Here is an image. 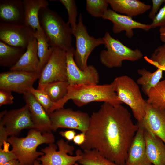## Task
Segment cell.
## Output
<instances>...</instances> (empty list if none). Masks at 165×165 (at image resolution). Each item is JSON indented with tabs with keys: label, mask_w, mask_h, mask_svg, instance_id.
<instances>
[{
	"label": "cell",
	"mask_w": 165,
	"mask_h": 165,
	"mask_svg": "<svg viewBox=\"0 0 165 165\" xmlns=\"http://www.w3.org/2000/svg\"><path fill=\"white\" fill-rule=\"evenodd\" d=\"M86 2L87 12L95 17H102L109 5L107 0H86Z\"/></svg>",
	"instance_id": "30"
},
{
	"label": "cell",
	"mask_w": 165,
	"mask_h": 165,
	"mask_svg": "<svg viewBox=\"0 0 165 165\" xmlns=\"http://www.w3.org/2000/svg\"><path fill=\"white\" fill-rule=\"evenodd\" d=\"M106 49L100 55L101 63L109 68L122 67L124 61H135L141 58L143 54L138 49L133 50L127 46L107 31L103 37Z\"/></svg>",
	"instance_id": "6"
},
{
	"label": "cell",
	"mask_w": 165,
	"mask_h": 165,
	"mask_svg": "<svg viewBox=\"0 0 165 165\" xmlns=\"http://www.w3.org/2000/svg\"><path fill=\"white\" fill-rule=\"evenodd\" d=\"M144 58L147 62L157 69L164 71L165 69V43L156 48L149 58L146 56L144 57Z\"/></svg>",
	"instance_id": "31"
},
{
	"label": "cell",
	"mask_w": 165,
	"mask_h": 165,
	"mask_svg": "<svg viewBox=\"0 0 165 165\" xmlns=\"http://www.w3.org/2000/svg\"><path fill=\"white\" fill-rule=\"evenodd\" d=\"M142 165H153L152 164H145Z\"/></svg>",
	"instance_id": "43"
},
{
	"label": "cell",
	"mask_w": 165,
	"mask_h": 165,
	"mask_svg": "<svg viewBox=\"0 0 165 165\" xmlns=\"http://www.w3.org/2000/svg\"><path fill=\"white\" fill-rule=\"evenodd\" d=\"M74 51L73 48L66 52L67 81L69 84H98L99 76L97 70L92 65L84 70L80 69L75 61Z\"/></svg>",
	"instance_id": "14"
},
{
	"label": "cell",
	"mask_w": 165,
	"mask_h": 165,
	"mask_svg": "<svg viewBox=\"0 0 165 165\" xmlns=\"http://www.w3.org/2000/svg\"><path fill=\"white\" fill-rule=\"evenodd\" d=\"M24 19L23 1L0 0V22L13 24H24Z\"/></svg>",
	"instance_id": "19"
},
{
	"label": "cell",
	"mask_w": 165,
	"mask_h": 165,
	"mask_svg": "<svg viewBox=\"0 0 165 165\" xmlns=\"http://www.w3.org/2000/svg\"><path fill=\"white\" fill-rule=\"evenodd\" d=\"M34 96L36 101L43 107L47 112L49 114L53 104L47 94L42 90L35 89L33 87L28 90Z\"/></svg>",
	"instance_id": "33"
},
{
	"label": "cell",
	"mask_w": 165,
	"mask_h": 165,
	"mask_svg": "<svg viewBox=\"0 0 165 165\" xmlns=\"http://www.w3.org/2000/svg\"><path fill=\"white\" fill-rule=\"evenodd\" d=\"M73 35L76 41L74 60L78 67L84 70L88 66L87 60L91 52L97 46L104 45L105 42L103 37L96 38L89 35L83 23L81 14L79 15L78 22Z\"/></svg>",
	"instance_id": "7"
},
{
	"label": "cell",
	"mask_w": 165,
	"mask_h": 165,
	"mask_svg": "<svg viewBox=\"0 0 165 165\" xmlns=\"http://www.w3.org/2000/svg\"><path fill=\"white\" fill-rule=\"evenodd\" d=\"M40 73L20 71H10L0 74V89L23 94L28 91Z\"/></svg>",
	"instance_id": "12"
},
{
	"label": "cell",
	"mask_w": 165,
	"mask_h": 165,
	"mask_svg": "<svg viewBox=\"0 0 165 165\" xmlns=\"http://www.w3.org/2000/svg\"><path fill=\"white\" fill-rule=\"evenodd\" d=\"M38 44V55L39 63L38 72L40 74L47 62L52 53L51 47L42 30H36L34 34Z\"/></svg>",
	"instance_id": "25"
},
{
	"label": "cell",
	"mask_w": 165,
	"mask_h": 165,
	"mask_svg": "<svg viewBox=\"0 0 165 165\" xmlns=\"http://www.w3.org/2000/svg\"><path fill=\"white\" fill-rule=\"evenodd\" d=\"M152 7L148 15V17L153 20L157 14L162 5L165 2V0H152Z\"/></svg>",
	"instance_id": "37"
},
{
	"label": "cell",
	"mask_w": 165,
	"mask_h": 165,
	"mask_svg": "<svg viewBox=\"0 0 165 165\" xmlns=\"http://www.w3.org/2000/svg\"><path fill=\"white\" fill-rule=\"evenodd\" d=\"M39 63L37 42L34 37L30 42L25 52L18 62L9 69L10 71L37 72Z\"/></svg>",
	"instance_id": "21"
},
{
	"label": "cell",
	"mask_w": 165,
	"mask_h": 165,
	"mask_svg": "<svg viewBox=\"0 0 165 165\" xmlns=\"http://www.w3.org/2000/svg\"><path fill=\"white\" fill-rule=\"evenodd\" d=\"M112 10L125 15L132 17L144 13L151 6L138 0H107Z\"/></svg>",
	"instance_id": "22"
},
{
	"label": "cell",
	"mask_w": 165,
	"mask_h": 165,
	"mask_svg": "<svg viewBox=\"0 0 165 165\" xmlns=\"http://www.w3.org/2000/svg\"><path fill=\"white\" fill-rule=\"evenodd\" d=\"M52 131L59 128L76 130L86 133L90 124V116L85 112L64 108L57 109L49 114Z\"/></svg>",
	"instance_id": "9"
},
{
	"label": "cell",
	"mask_w": 165,
	"mask_h": 165,
	"mask_svg": "<svg viewBox=\"0 0 165 165\" xmlns=\"http://www.w3.org/2000/svg\"><path fill=\"white\" fill-rule=\"evenodd\" d=\"M24 24L35 31L41 30L39 13L43 8L48 7L49 2L46 0H23Z\"/></svg>",
	"instance_id": "23"
},
{
	"label": "cell",
	"mask_w": 165,
	"mask_h": 165,
	"mask_svg": "<svg viewBox=\"0 0 165 165\" xmlns=\"http://www.w3.org/2000/svg\"><path fill=\"white\" fill-rule=\"evenodd\" d=\"M139 126L130 112L120 104L104 102L90 116L83 150L95 149L108 160L126 165L128 152Z\"/></svg>",
	"instance_id": "1"
},
{
	"label": "cell",
	"mask_w": 165,
	"mask_h": 165,
	"mask_svg": "<svg viewBox=\"0 0 165 165\" xmlns=\"http://www.w3.org/2000/svg\"><path fill=\"white\" fill-rule=\"evenodd\" d=\"M138 124L139 128L129 148L126 165L152 164L146 155L143 127Z\"/></svg>",
	"instance_id": "18"
},
{
	"label": "cell",
	"mask_w": 165,
	"mask_h": 165,
	"mask_svg": "<svg viewBox=\"0 0 165 165\" xmlns=\"http://www.w3.org/2000/svg\"><path fill=\"white\" fill-rule=\"evenodd\" d=\"M78 163L81 165H120L106 159L95 149L82 151Z\"/></svg>",
	"instance_id": "29"
},
{
	"label": "cell",
	"mask_w": 165,
	"mask_h": 165,
	"mask_svg": "<svg viewBox=\"0 0 165 165\" xmlns=\"http://www.w3.org/2000/svg\"><path fill=\"white\" fill-rule=\"evenodd\" d=\"M14 97L11 91L3 89H0V106L2 105L11 104L13 103Z\"/></svg>",
	"instance_id": "36"
},
{
	"label": "cell",
	"mask_w": 165,
	"mask_h": 165,
	"mask_svg": "<svg viewBox=\"0 0 165 165\" xmlns=\"http://www.w3.org/2000/svg\"><path fill=\"white\" fill-rule=\"evenodd\" d=\"M0 125L5 128L8 136H16L25 129L33 128L34 125L27 105L18 109L1 112Z\"/></svg>",
	"instance_id": "11"
},
{
	"label": "cell",
	"mask_w": 165,
	"mask_h": 165,
	"mask_svg": "<svg viewBox=\"0 0 165 165\" xmlns=\"http://www.w3.org/2000/svg\"><path fill=\"white\" fill-rule=\"evenodd\" d=\"M102 18L112 22L114 33L118 34L125 31L126 36L129 38L133 36L134 29H140L146 31L151 29L150 24L137 22L133 20L131 17L118 13L110 9H108L105 12Z\"/></svg>",
	"instance_id": "15"
},
{
	"label": "cell",
	"mask_w": 165,
	"mask_h": 165,
	"mask_svg": "<svg viewBox=\"0 0 165 165\" xmlns=\"http://www.w3.org/2000/svg\"><path fill=\"white\" fill-rule=\"evenodd\" d=\"M85 139V133L81 132L75 135L73 140V141L75 144L80 147L84 142Z\"/></svg>",
	"instance_id": "39"
},
{
	"label": "cell",
	"mask_w": 165,
	"mask_h": 165,
	"mask_svg": "<svg viewBox=\"0 0 165 165\" xmlns=\"http://www.w3.org/2000/svg\"><path fill=\"white\" fill-rule=\"evenodd\" d=\"M40 26L50 46L67 51L72 46V30L68 24L55 12L48 7L40 10Z\"/></svg>",
	"instance_id": "3"
},
{
	"label": "cell",
	"mask_w": 165,
	"mask_h": 165,
	"mask_svg": "<svg viewBox=\"0 0 165 165\" xmlns=\"http://www.w3.org/2000/svg\"><path fill=\"white\" fill-rule=\"evenodd\" d=\"M34 125L33 129L41 132H51V122L48 114L32 94L28 91L23 94Z\"/></svg>",
	"instance_id": "16"
},
{
	"label": "cell",
	"mask_w": 165,
	"mask_h": 165,
	"mask_svg": "<svg viewBox=\"0 0 165 165\" xmlns=\"http://www.w3.org/2000/svg\"><path fill=\"white\" fill-rule=\"evenodd\" d=\"M33 165H41V164H40L39 162L38 161L36 160Z\"/></svg>",
	"instance_id": "42"
},
{
	"label": "cell",
	"mask_w": 165,
	"mask_h": 165,
	"mask_svg": "<svg viewBox=\"0 0 165 165\" xmlns=\"http://www.w3.org/2000/svg\"><path fill=\"white\" fill-rule=\"evenodd\" d=\"M59 1L67 11L68 15V23L70 26L73 34L77 25L76 22L78 13L75 1L74 0H60Z\"/></svg>",
	"instance_id": "32"
},
{
	"label": "cell",
	"mask_w": 165,
	"mask_h": 165,
	"mask_svg": "<svg viewBox=\"0 0 165 165\" xmlns=\"http://www.w3.org/2000/svg\"><path fill=\"white\" fill-rule=\"evenodd\" d=\"M69 85L67 81H58L47 84L37 89L43 90L54 103L65 96Z\"/></svg>",
	"instance_id": "27"
},
{
	"label": "cell",
	"mask_w": 165,
	"mask_h": 165,
	"mask_svg": "<svg viewBox=\"0 0 165 165\" xmlns=\"http://www.w3.org/2000/svg\"><path fill=\"white\" fill-rule=\"evenodd\" d=\"M26 49L9 45L0 40V65L9 68L18 62Z\"/></svg>",
	"instance_id": "24"
},
{
	"label": "cell",
	"mask_w": 165,
	"mask_h": 165,
	"mask_svg": "<svg viewBox=\"0 0 165 165\" xmlns=\"http://www.w3.org/2000/svg\"><path fill=\"white\" fill-rule=\"evenodd\" d=\"M74 165H80V164H79L78 163H75Z\"/></svg>",
	"instance_id": "44"
},
{
	"label": "cell",
	"mask_w": 165,
	"mask_h": 165,
	"mask_svg": "<svg viewBox=\"0 0 165 165\" xmlns=\"http://www.w3.org/2000/svg\"><path fill=\"white\" fill-rule=\"evenodd\" d=\"M147 102L155 108L165 109V80L160 81L149 91Z\"/></svg>",
	"instance_id": "28"
},
{
	"label": "cell",
	"mask_w": 165,
	"mask_h": 165,
	"mask_svg": "<svg viewBox=\"0 0 165 165\" xmlns=\"http://www.w3.org/2000/svg\"><path fill=\"white\" fill-rule=\"evenodd\" d=\"M119 100L128 105L138 121L145 114L147 103L143 98L138 83L127 75L116 78L112 82Z\"/></svg>",
	"instance_id": "5"
},
{
	"label": "cell",
	"mask_w": 165,
	"mask_h": 165,
	"mask_svg": "<svg viewBox=\"0 0 165 165\" xmlns=\"http://www.w3.org/2000/svg\"><path fill=\"white\" fill-rule=\"evenodd\" d=\"M55 140V137L52 132L42 133L31 128L26 137L10 136L7 142L11 145L12 150L20 165H33L38 157L44 154L41 151H37V147L43 144L53 143Z\"/></svg>",
	"instance_id": "4"
},
{
	"label": "cell",
	"mask_w": 165,
	"mask_h": 165,
	"mask_svg": "<svg viewBox=\"0 0 165 165\" xmlns=\"http://www.w3.org/2000/svg\"><path fill=\"white\" fill-rule=\"evenodd\" d=\"M9 144L7 142L3 145V149L0 148V165H3L6 163L13 160H17L16 157L11 150L9 149Z\"/></svg>",
	"instance_id": "34"
},
{
	"label": "cell",
	"mask_w": 165,
	"mask_h": 165,
	"mask_svg": "<svg viewBox=\"0 0 165 165\" xmlns=\"http://www.w3.org/2000/svg\"><path fill=\"white\" fill-rule=\"evenodd\" d=\"M137 123L160 138L165 144V109L153 107L147 103L145 114Z\"/></svg>",
	"instance_id": "17"
},
{
	"label": "cell",
	"mask_w": 165,
	"mask_h": 165,
	"mask_svg": "<svg viewBox=\"0 0 165 165\" xmlns=\"http://www.w3.org/2000/svg\"><path fill=\"white\" fill-rule=\"evenodd\" d=\"M59 133L60 135L64 137L68 141H72L76 134V132L74 130L61 131Z\"/></svg>",
	"instance_id": "38"
},
{
	"label": "cell",
	"mask_w": 165,
	"mask_h": 165,
	"mask_svg": "<svg viewBox=\"0 0 165 165\" xmlns=\"http://www.w3.org/2000/svg\"><path fill=\"white\" fill-rule=\"evenodd\" d=\"M3 165H20V164L17 160H14L10 161Z\"/></svg>",
	"instance_id": "41"
},
{
	"label": "cell",
	"mask_w": 165,
	"mask_h": 165,
	"mask_svg": "<svg viewBox=\"0 0 165 165\" xmlns=\"http://www.w3.org/2000/svg\"><path fill=\"white\" fill-rule=\"evenodd\" d=\"M57 144L59 150L57 151V146L53 143L42 148L41 151L44 154L38 158L37 160L41 162V165H74L81 158L82 151L78 149L75 156H71L73 153L74 147L62 139L58 140Z\"/></svg>",
	"instance_id": "8"
},
{
	"label": "cell",
	"mask_w": 165,
	"mask_h": 165,
	"mask_svg": "<svg viewBox=\"0 0 165 165\" xmlns=\"http://www.w3.org/2000/svg\"><path fill=\"white\" fill-rule=\"evenodd\" d=\"M143 128L148 159L153 165H165V144L159 137Z\"/></svg>",
	"instance_id": "20"
},
{
	"label": "cell",
	"mask_w": 165,
	"mask_h": 165,
	"mask_svg": "<svg viewBox=\"0 0 165 165\" xmlns=\"http://www.w3.org/2000/svg\"><path fill=\"white\" fill-rule=\"evenodd\" d=\"M35 31L24 24L0 22V40L9 45L26 49L35 37Z\"/></svg>",
	"instance_id": "13"
},
{
	"label": "cell",
	"mask_w": 165,
	"mask_h": 165,
	"mask_svg": "<svg viewBox=\"0 0 165 165\" xmlns=\"http://www.w3.org/2000/svg\"><path fill=\"white\" fill-rule=\"evenodd\" d=\"M164 71H165V69L164 70Z\"/></svg>",
	"instance_id": "45"
},
{
	"label": "cell",
	"mask_w": 165,
	"mask_h": 165,
	"mask_svg": "<svg viewBox=\"0 0 165 165\" xmlns=\"http://www.w3.org/2000/svg\"></svg>",
	"instance_id": "46"
},
{
	"label": "cell",
	"mask_w": 165,
	"mask_h": 165,
	"mask_svg": "<svg viewBox=\"0 0 165 165\" xmlns=\"http://www.w3.org/2000/svg\"><path fill=\"white\" fill-rule=\"evenodd\" d=\"M71 100L79 107L94 102H107L113 105L123 104L117 96L112 82L100 85H69L66 94L60 101L54 103L50 113L64 108L65 104Z\"/></svg>",
	"instance_id": "2"
},
{
	"label": "cell",
	"mask_w": 165,
	"mask_h": 165,
	"mask_svg": "<svg viewBox=\"0 0 165 165\" xmlns=\"http://www.w3.org/2000/svg\"><path fill=\"white\" fill-rule=\"evenodd\" d=\"M164 5L159 10L150 24L151 28L165 26V2Z\"/></svg>",
	"instance_id": "35"
},
{
	"label": "cell",
	"mask_w": 165,
	"mask_h": 165,
	"mask_svg": "<svg viewBox=\"0 0 165 165\" xmlns=\"http://www.w3.org/2000/svg\"><path fill=\"white\" fill-rule=\"evenodd\" d=\"M163 71L157 69L152 72L145 68L139 69L138 73L141 76L137 80V83L141 86L143 92L147 95L150 90L156 86L162 78Z\"/></svg>",
	"instance_id": "26"
},
{
	"label": "cell",
	"mask_w": 165,
	"mask_h": 165,
	"mask_svg": "<svg viewBox=\"0 0 165 165\" xmlns=\"http://www.w3.org/2000/svg\"><path fill=\"white\" fill-rule=\"evenodd\" d=\"M159 31L161 40L165 43V26L160 27Z\"/></svg>",
	"instance_id": "40"
},
{
	"label": "cell",
	"mask_w": 165,
	"mask_h": 165,
	"mask_svg": "<svg viewBox=\"0 0 165 165\" xmlns=\"http://www.w3.org/2000/svg\"><path fill=\"white\" fill-rule=\"evenodd\" d=\"M38 79L37 88L50 83L67 81L66 51L53 48L50 57Z\"/></svg>",
	"instance_id": "10"
}]
</instances>
